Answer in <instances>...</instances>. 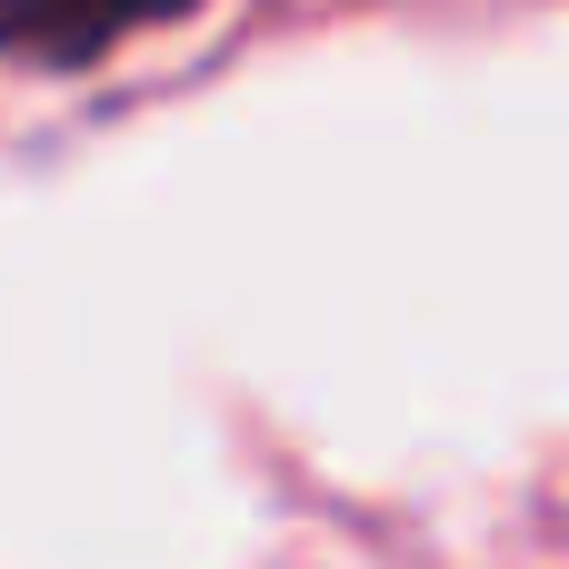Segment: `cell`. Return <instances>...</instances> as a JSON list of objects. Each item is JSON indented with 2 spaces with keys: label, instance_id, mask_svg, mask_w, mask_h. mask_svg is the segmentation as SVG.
Here are the masks:
<instances>
[{
  "label": "cell",
  "instance_id": "6da1fadb",
  "mask_svg": "<svg viewBox=\"0 0 569 569\" xmlns=\"http://www.w3.org/2000/svg\"><path fill=\"white\" fill-rule=\"evenodd\" d=\"M200 0H0V60H30V70H90L110 60L120 40L160 30V20H190Z\"/></svg>",
  "mask_w": 569,
  "mask_h": 569
}]
</instances>
